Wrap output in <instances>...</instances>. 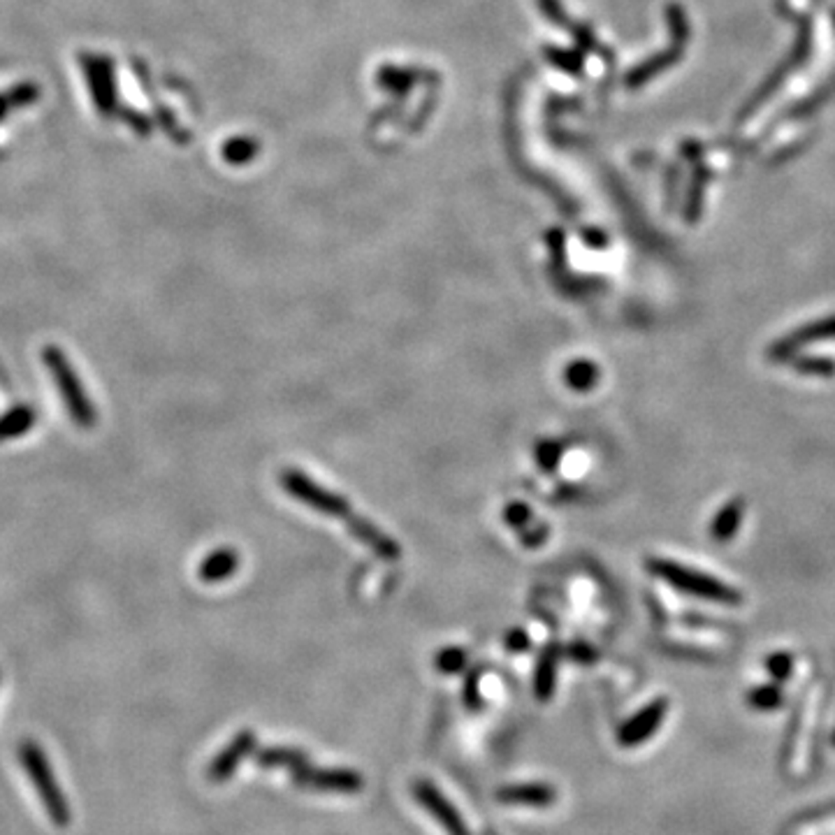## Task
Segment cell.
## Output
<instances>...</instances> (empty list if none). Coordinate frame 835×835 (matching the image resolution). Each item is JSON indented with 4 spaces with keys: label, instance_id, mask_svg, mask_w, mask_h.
Returning a JSON list of instances; mask_svg holds the SVG:
<instances>
[{
    "label": "cell",
    "instance_id": "obj_1",
    "mask_svg": "<svg viewBox=\"0 0 835 835\" xmlns=\"http://www.w3.org/2000/svg\"><path fill=\"white\" fill-rule=\"evenodd\" d=\"M281 485L286 487L288 495H293L295 499H299L302 504L311 506L314 511L339 517L346 525V529H349L362 546L374 550L381 559H385V562H395L397 557H400L402 548L397 546L395 538L381 532L374 522H370L367 517L360 516L355 508H350V504L344 496L328 490V487H323L320 483H316L314 478L307 476L304 471L286 469L284 474H281Z\"/></svg>",
    "mask_w": 835,
    "mask_h": 835
},
{
    "label": "cell",
    "instance_id": "obj_2",
    "mask_svg": "<svg viewBox=\"0 0 835 835\" xmlns=\"http://www.w3.org/2000/svg\"><path fill=\"white\" fill-rule=\"evenodd\" d=\"M42 362H45L51 381L56 383V390H58V395H61L63 404H66L70 421L75 425H79L81 430H93L98 423V409L91 397H89L77 370L72 367L68 355L63 353V349H58L56 344H47L42 349Z\"/></svg>",
    "mask_w": 835,
    "mask_h": 835
},
{
    "label": "cell",
    "instance_id": "obj_3",
    "mask_svg": "<svg viewBox=\"0 0 835 835\" xmlns=\"http://www.w3.org/2000/svg\"><path fill=\"white\" fill-rule=\"evenodd\" d=\"M648 571L652 576H657L659 580L668 582L671 588L680 590V592L689 594V597L704 599V601L715 603H726V606H738L743 601V594L736 588L726 585V582L717 580L710 573L696 571V569L683 567L678 562L671 559H662V557H650L645 562Z\"/></svg>",
    "mask_w": 835,
    "mask_h": 835
},
{
    "label": "cell",
    "instance_id": "obj_4",
    "mask_svg": "<svg viewBox=\"0 0 835 835\" xmlns=\"http://www.w3.org/2000/svg\"><path fill=\"white\" fill-rule=\"evenodd\" d=\"M19 759L26 775L31 779L33 789L37 791V798H40L49 819L56 826H61V829L70 824V805H68L66 794H63L58 782H56V775L51 770L45 749L36 740H24L19 745Z\"/></svg>",
    "mask_w": 835,
    "mask_h": 835
},
{
    "label": "cell",
    "instance_id": "obj_5",
    "mask_svg": "<svg viewBox=\"0 0 835 835\" xmlns=\"http://www.w3.org/2000/svg\"><path fill=\"white\" fill-rule=\"evenodd\" d=\"M79 66L84 72V79L91 91V100L96 105L98 114L105 119L117 117L119 114V93H117V75H114V61L105 54H93V51H81Z\"/></svg>",
    "mask_w": 835,
    "mask_h": 835
},
{
    "label": "cell",
    "instance_id": "obj_6",
    "mask_svg": "<svg viewBox=\"0 0 835 835\" xmlns=\"http://www.w3.org/2000/svg\"><path fill=\"white\" fill-rule=\"evenodd\" d=\"M821 341H835V316L812 320V323L787 334L785 339H778L768 349V358L775 360V362H787V360H794L800 349L821 344Z\"/></svg>",
    "mask_w": 835,
    "mask_h": 835
},
{
    "label": "cell",
    "instance_id": "obj_7",
    "mask_svg": "<svg viewBox=\"0 0 835 835\" xmlns=\"http://www.w3.org/2000/svg\"><path fill=\"white\" fill-rule=\"evenodd\" d=\"M666 701H654V704L645 705L641 713L633 715L627 724H624L622 729H620L618 738L622 747H636L643 740H648L650 736L657 734V729L662 726L663 717H666Z\"/></svg>",
    "mask_w": 835,
    "mask_h": 835
},
{
    "label": "cell",
    "instance_id": "obj_8",
    "mask_svg": "<svg viewBox=\"0 0 835 835\" xmlns=\"http://www.w3.org/2000/svg\"><path fill=\"white\" fill-rule=\"evenodd\" d=\"M293 778L297 785L323 791H358L362 787L360 775L349 770H311L304 764L293 770Z\"/></svg>",
    "mask_w": 835,
    "mask_h": 835
},
{
    "label": "cell",
    "instance_id": "obj_9",
    "mask_svg": "<svg viewBox=\"0 0 835 835\" xmlns=\"http://www.w3.org/2000/svg\"><path fill=\"white\" fill-rule=\"evenodd\" d=\"M810 45H812V33H810V24H803V31H800V37H798V42H796V49L791 51L789 54V61L787 63H782V66L778 68V70L773 72V77H770L768 81H766L764 87L759 89V93H757V98L752 102H749V107H747V114L752 110H755L757 105H759V102H764L766 98L770 96V93L775 91V87H778V84H782V81H785V77H787V72L791 70V68H796V66H800V63L805 61V56H808V51H810Z\"/></svg>",
    "mask_w": 835,
    "mask_h": 835
},
{
    "label": "cell",
    "instance_id": "obj_10",
    "mask_svg": "<svg viewBox=\"0 0 835 835\" xmlns=\"http://www.w3.org/2000/svg\"><path fill=\"white\" fill-rule=\"evenodd\" d=\"M415 796H418V800H421L425 808H430V810L434 812L436 819L451 830V835H469V830L462 824L457 812L451 808V803H448L434 787L427 785V782H421V785H415Z\"/></svg>",
    "mask_w": 835,
    "mask_h": 835
},
{
    "label": "cell",
    "instance_id": "obj_11",
    "mask_svg": "<svg viewBox=\"0 0 835 835\" xmlns=\"http://www.w3.org/2000/svg\"><path fill=\"white\" fill-rule=\"evenodd\" d=\"M251 747H254V736L248 734V731L235 736L233 743L223 749L221 755H216L212 768H209V778H212L214 782H223V779H228L230 775H233V770L237 768L239 761H242L244 757L251 752Z\"/></svg>",
    "mask_w": 835,
    "mask_h": 835
},
{
    "label": "cell",
    "instance_id": "obj_12",
    "mask_svg": "<svg viewBox=\"0 0 835 835\" xmlns=\"http://www.w3.org/2000/svg\"><path fill=\"white\" fill-rule=\"evenodd\" d=\"M745 499H731L729 504H724L722 508L717 511V516L713 517V525H710V537L715 538L717 543H729L731 538L738 534L740 525L745 520Z\"/></svg>",
    "mask_w": 835,
    "mask_h": 835
},
{
    "label": "cell",
    "instance_id": "obj_13",
    "mask_svg": "<svg viewBox=\"0 0 835 835\" xmlns=\"http://www.w3.org/2000/svg\"><path fill=\"white\" fill-rule=\"evenodd\" d=\"M36 423L37 413L31 404L12 406L5 413H0V444H3V441L16 439V436L28 434Z\"/></svg>",
    "mask_w": 835,
    "mask_h": 835
},
{
    "label": "cell",
    "instance_id": "obj_14",
    "mask_svg": "<svg viewBox=\"0 0 835 835\" xmlns=\"http://www.w3.org/2000/svg\"><path fill=\"white\" fill-rule=\"evenodd\" d=\"M239 567V557L237 552L230 550V548H218L214 550L212 555H207L200 564L198 573L204 582H221L225 578L233 576Z\"/></svg>",
    "mask_w": 835,
    "mask_h": 835
},
{
    "label": "cell",
    "instance_id": "obj_15",
    "mask_svg": "<svg viewBox=\"0 0 835 835\" xmlns=\"http://www.w3.org/2000/svg\"><path fill=\"white\" fill-rule=\"evenodd\" d=\"M683 49H684V47L673 45L671 49L659 51V54L652 56L650 61L641 63V66H638L636 70L629 72L627 84H629V87H641V84H645V81H650L652 77H657L659 72H663L666 68L675 66V63H678L680 58H683Z\"/></svg>",
    "mask_w": 835,
    "mask_h": 835
},
{
    "label": "cell",
    "instance_id": "obj_16",
    "mask_svg": "<svg viewBox=\"0 0 835 835\" xmlns=\"http://www.w3.org/2000/svg\"><path fill=\"white\" fill-rule=\"evenodd\" d=\"M37 100H40V87L33 81H21L7 91H0V123L5 121L15 110L28 107Z\"/></svg>",
    "mask_w": 835,
    "mask_h": 835
},
{
    "label": "cell",
    "instance_id": "obj_17",
    "mask_svg": "<svg viewBox=\"0 0 835 835\" xmlns=\"http://www.w3.org/2000/svg\"><path fill=\"white\" fill-rule=\"evenodd\" d=\"M501 800L504 803H520V805H550L555 800L550 787L546 785H520V787H508L501 791Z\"/></svg>",
    "mask_w": 835,
    "mask_h": 835
},
{
    "label": "cell",
    "instance_id": "obj_18",
    "mask_svg": "<svg viewBox=\"0 0 835 835\" xmlns=\"http://www.w3.org/2000/svg\"><path fill=\"white\" fill-rule=\"evenodd\" d=\"M705 183H708V170H705V167H699L692 177V186H689L687 191V204H684V216H687L689 223L699 221L701 209H704Z\"/></svg>",
    "mask_w": 835,
    "mask_h": 835
},
{
    "label": "cell",
    "instance_id": "obj_19",
    "mask_svg": "<svg viewBox=\"0 0 835 835\" xmlns=\"http://www.w3.org/2000/svg\"><path fill=\"white\" fill-rule=\"evenodd\" d=\"M599 381V367L590 360H578L567 367V383L578 392H588Z\"/></svg>",
    "mask_w": 835,
    "mask_h": 835
},
{
    "label": "cell",
    "instance_id": "obj_20",
    "mask_svg": "<svg viewBox=\"0 0 835 835\" xmlns=\"http://www.w3.org/2000/svg\"><path fill=\"white\" fill-rule=\"evenodd\" d=\"M796 371L812 379H833L835 376V360L821 358V355H800L791 360Z\"/></svg>",
    "mask_w": 835,
    "mask_h": 835
},
{
    "label": "cell",
    "instance_id": "obj_21",
    "mask_svg": "<svg viewBox=\"0 0 835 835\" xmlns=\"http://www.w3.org/2000/svg\"><path fill=\"white\" fill-rule=\"evenodd\" d=\"M555 673H557V648H548L543 652L541 662H538L537 671V694L541 699H548L555 687Z\"/></svg>",
    "mask_w": 835,
    "mask_h": 835
},
{
    "label": "cell",
    "instance_id": "obj_22",
    "mask_svg": "<svg viewBox=\"0 0 835 835\" xmlns=\"http://www.w3.org/2000/svg\"><path fill=\"white\" fill-rule=\"evenodd\" d=\"M747 701L755 710L770 713V710H778L782 705L785 696H782V687L779 684H761V687H755L747 694Z\"/></svg>",
    "mask_w": 835,
    "mask_h": 835
},
{
    "label": "cell",
    "instance_id": "obj_23",
    "mask_svg": "<svg viewBox=\"0 0 835 835\" xmlns=\"http://www.w3.org/2000/svg\"><path fill=\"white\" fill-rule=\"evenodd\" d=\"M666 26H668V31H671V36H673L675 45H680V47L687 45L692 28H689L687 12H684L678 3H671V5H666Z\"/></svg>",
    "mask_w": 835,
    "mask_h": 835
},
{
    "label": "cell",
    "instance_id": "obj_24",
    "mask_svg": "<svg viewBox=\"0 0 835 835\" xmlns=\"http://www.w3.org/2000/svg\"><path fill=\"white\" fill-rule=\"evenodd\" d=\"M766 668H768L770 678L778 684H782L791 678V673H794V657L787 652H775L766 659Z\"/></svg>",
    "mask_w": 835,
    "mask_h": 835
},
{
    "label": "cell",
    "instance_id": "obj_25",
    "mask_svg": "<svg viewBox=\"0 0 835 835\" xmlns=\"http://www.w3.org/2000/svg\"><path fill=\"white\" fill-rule=\"evenodd\" d=\"M117 117L121 119V121H126L128 126H132V130H135L137 135H149V132H151V121H149L147 117H142V114H140L137 110L121 107Z\"/></svg>",
    "mask_w": 835,
    "mask_h": 835
},
{
    "label": "cell",
    "instance_id": "obj_26",
    "mask_svg": "<svg viewBox=\"0 0 835 835\" xmlns=\"http://www.w3.org/2000/svg\"><path fill=\"white\" fill-rule=\"evenodd\" d=\"M466 662V654L462 652V650H445V652H441V657H439V668L441 671H448V673H455V671H460V666L462 663Z\"/></svg>",
    "mask_w": 835,
    "mask_h": 835
},
{
    "label": "cell",
    "instance_id": "obj_27",
    "mask_svg": "<svg viewBox=\"0 0 835 835\" xmlns=\"http://www.w3.org/2000/svg\"><path fill=\"white\" fill-rule=\"evenodd\" d=\"M508 645L513 648V652H517V645H520V648H525V645H527V636H525V633L516 631L511 638H508Z\"/></svg>",
    "mask_w": 835,
    "mask_h": 835
},
{
    "label": "cell",
    "instance_id": "obj_28",
    "mask_svg": "<svg viewBox=\"0 0 835 835\" xmlns=\"http://www.w3.org/2000/svg\"><path fill=\"white\" fill-rule=\"evenodd\" d=\"M830 745H833V747H835V731H833V738H830Z\"/></svg>",
    "mask_w": 835,
    "mask_h": 835
}]
</instances>
